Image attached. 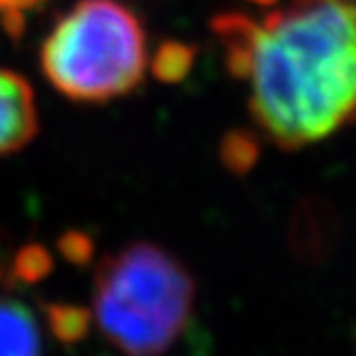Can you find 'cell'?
<instances>
[{
  "label": "cell",
  "instance_id": "1",
  "mask_svg": "<svg viewBox=\"0 0 356 356\" xmlns=\"http://www.w3.org/2000/svg\"><path fill=\"white\" fill-rule=\"evenodd\" d=\"M249 108L284 150L356 122V0H292L264 24Z\"/></svg>",
  "mask_w": 356,
  "mask_h": 356
},
{
  "label": "cell",
  "instance_id": "5",
  "mask_svg": "<svg viewBox=\"0 0 356 356\" xmlns=\"http://www.w3.org/2000/svg\"><path fill=\"white\" fill-rule=\"evenodd\" d=\"M339 221L322 200H302L290 221V249L305 264L324 262L335 249Z\"/></svg>",
  "mask_w": 356,
  "mask_h": 356
},
{
  "label": "cell",
  "instance_id": "14",
  "mask_svg": "<svg viewBox=\"0 0 356 356\" xmlns=\"http://www.w3.org/2000/svg\"><path fill=\"white\" fill-rule=\"evenodd\" d=\"M43 0H0V9H7V7H15V9H31L41 5Z\"/></svg>",
  "mask_w": 356,
  "mask_h": 356
},
{
  "label": "cell",
  "instance_id": "6",
  "mask_svg": "<svg viewBox=\"0 0 356 356\" xmlns=\"http://www.w3.org/2000/svg\"><path fill=\"white\" fill-rule=\"evenodd\" d=\"M211 31L225 47V67L232 78L245 80L253 73L262 26L245 13L227 11L211 19Z\"/></svg>",
  "mask_w": 356,
  "mask_h": 356
},
{
  "label": "cell",
  "instance_id": "4",
  "mask_svg": "<svg viewBox=\"0 0 356 356\" xmlns=\"http://www.w3.org/2000/svg\"><path fill=\"white\" fill-rule=\"evenodd\" d=\"M39 131L35 92L22 75L0 69V157L26 146Z\"/></svg>",
  "mask_w": 356,
  "mask_h": 356
},
{
  "label": "cell",
  "instance_id": "10",
  "mask_svg": "<svg viewBox=\"0 0 356 356\" xmlns=\"http://www.w3.org/2000/svg\"><path fill=\"white\" fill-rule=\"evenodd\" d=\"M45 318L52 335L60 343H78L88 335L90 328V312L80 305L52 302L45 305Z\"/></svg>",
  "mask_w": 356,
  "mask_h": 356
},
{
  "label": "cell",
  "instance_id": "11",
  "mask_svg": "<svg viewBox=\"0 0 356 356\" xmlns=\"http://www.w3.org/2000/svg\"><path fill=\"white\" fill-rule=\"evenodd\" d=\"M52 268H54L52 253L39 243H31L15 253L13 277L19 279L22 284H37L52 273Z\"/></svg>",
  "mask_w": 356,
  "mask_h": 356
},
{
  "label": "cell",
  "instance_id": "3",
  "mask_svg": "<svg viewBox=\"0 0 356 356\" xmlns=\"http://www.w3.org/2000/svg\"><path fill=\"white\" fill-rule=\"evenodd\" d=\"M45 78L73 101L101 104L144 80L146 35L118 0H80L43 43Z\"/></svg>",
  "mask_w": 356,
  "mask_h": 356
},
{
  "label": "cell",
  "instance_id": "7",
  "mask_svg": "<svg viewBox=\"0 0 356 356\" xmlns=\"http://www.w3.org/2000/svg\"><path fill=\"white\" fill-rule=\"evenodd\" d=\"M43 350L33 312L17 300H0V356H31Z\"/></svg>",
  "mask_w": 356,
  "mask_h": 356
},
{
  "label": "cell",
  "instance_id": "12",
  "mask_svg": "<svg viewBox=\"0 0 356 356\" xmlns=\"http://www.w3.org/2000/svg\"><path fill=\"white\" fill-rule=\"evenodd\" d=\"M58 251L63 253V258L75 266H84L92 260L95 253V243L86 232L80 230H69L60 236L58 241Z\"/></svg>",
  "mask_w": 356,
  "mask_h": 356
},
{
  "label": "cell",
  "instance_id": "2",
  "mask_svg": "<svg viewBox=\"0 0 356 356\" xmlns=\"http://www.w3.org/2000/svg\"><path fill=\"white\" fill-rule=\"evenodd\" d=\"M195 282L172 253L131 243L95 273L92 312L101 333L134 356L165 352L191 322Z\"/></svg>",
  "mask_w": 356,
  "mask_h": 356
},
{
  "label": "cell",
  "instance_id": "8",
  "mask_svg": "<svg viewBox=\"0 0 356 356\" xmlns=\"http://www.w3.org/2000/svg\"><path fill=\"white\" fill-rule=\"evenodd\" d=\"M197 47L183 41H163L152 56V75L163 84L183 82L193 69Z\"/></svg>",
  "mask_w": 356,
  "mask_h": 356
},
{
  "label": "cell",
  "instance_id": "9",
  "mask_svg": "<svg viewBox=\"0 0 356 356\" xmlns=\"http://www.w3.org/2000/svg\"><path fill=\"white\" fill-rule=\"evenodd\" d=\"M219 159L227 172L236 176L249 174L260 159V142L247 129L227 131L219 144Z\"/></svg>",
  "mask_w": 356,
  "mask_h": 356
},
{
  "label": "cell",
  "instance_id": "15",
  "mask_svg": "<svg viewBox=\"0 0 356 356\" xmlns=\"http://www.w3.org/2000/svg\"><path fill=\"white\" fill-rule=\"evenodd\" d=\"M249 3H256V5H260V7H270V5L277 3V0H249Z\"/></svg>",
  "mask_w": 356,
  "mask_h": 356
},
{
  "label": "cell",
  "instance_id": "16",
  "mask_svg": "<svg viewBox=\"0 0 356 356\" xmlns=\"http://www.w3.org/2000/svg\"><path fill=\"white\" fill-rule=\"evenodd\" d=\"M0 277H3V270H0Z\"/></svg>",
  "mask_w": 356,
  "mask_h": 356
},
{
  "label": "cell",
  "instance_id": "13",
  "mask_svg": "<svg viewBox=\"0 0 356 356\" xmlns=\"http://www.w3.org/2000/svg\"><path fill=\"white\" fill-rule=\"evenodd\" d=\"M0 22H3V29L7 31V35L11 39H19L24 33V13L22 9L15 7H7V9H0Z\"/></svg>",
  "mask_w": 356,
  "mask_h": 356
}]
</instances>
